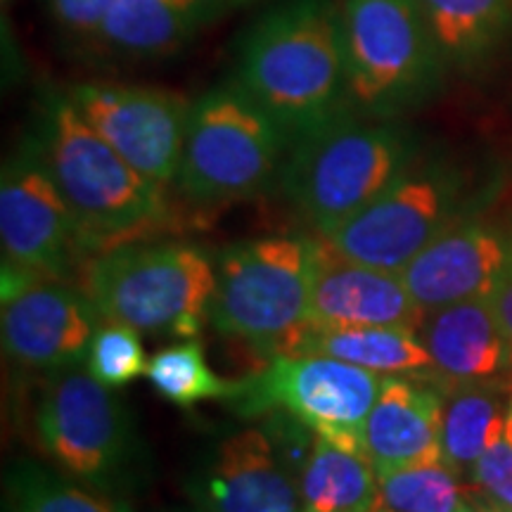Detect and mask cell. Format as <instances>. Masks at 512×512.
I'll return each instance as SVG.
<instances>
[{"label":"cell","instance_id":"8fae6325","mask_svg":"<svg viewBox=\"0 0 512 512\" xmlns=\"http://www.w3.org/2000/svg\"><path fill=\"white\" fill-rule=\"evenodd\" d=\"M382 380V375L339 358L278 354L259 373L240 380V392L230 399V406L247 420L283 411L311 427L318 437L363 448V425Z\"/></svg>","mask_w":512,"mask_h":512},{"label":"cell","instance_id":"5b68a950","mask_svg":"<svg viewBox=\"0 0 512 512\" xmlns=\"http://www.w3.org/2000/svg\"><path fill=\"white\" fill-rule=\"evenodd\" d=\"M292 140L235 81L192 100L176 190L195 207L254 200L280 181Z\"/></svg>","mask_w":512,"mask_h":512},{"label":"cell","instance_id":"7c38bea8","mask_svg":"<svg viewBox=\"0 0 512 512\" xmlns=\"http://www.w3.org/2000/svg\"><path fill=\"white\" fill-rule=\"evenodd\" d=\"M0 242L3 264L62 283L83 278L93 259L74 211L31 136L3 166Z\"/></svg>","mask_w":512,"mask_h":512},{"label":"cell","instance_id":"3957f363","mask_svg":"<svg viewBox=\"0 0 512 512\" xmlns=\"http://www.w3.org/2000/svg\"><path fill=\"white\" fill-rule=\"evenodd\" d=\"M413 133L396 119L342 112L290 145L280 190L318 235L368 207L418 159Z\"/></svg>","mask_w":512,"mask_h":512},{"label":"cell","instance_id":"603a6c76","mask_svg":"<svg viewBox=\"0 0 512 512\" xmlns=\"http://www.w3.org/2000/svg\"><path fill=\"white\" fill-rule=\"evenodd\" d=\"M377 482L380 477L363 448L316 434L299 477L304 512H373Z\"/></svg>","mask_w":512,"mask_h":512},{"label":"cell","instance_id":"f546056e","mask_svg":"<svg viewBox=\"0 0 512 512\" xmlns=\"http://www.w3.org/2000/svg\"><path fill=\"white\" fill-rule=\"evenodd\" d=\"M489 304L512 344V259L508 261V266H505L501 278H498L494 292L489 294Z\"/></svg>","mask_w":512,"mask_h":512},{"label":"cell","instance_id":"d6986e66","mask_svg":"<svg viewBox=\"0 0 512 512\" xmlns=\"http://www.w3.org/2000/svg\"><path fill=\"white\" fill-rule=\"evenodd\" d=\"M226 8L228 0H117L98 48L121 62H155L183 50Z\"/></svg>","mask_w":512,"mask_h":512},{"label":"cell","instance_id":"f1b7e54d","mask_svg":"<svg viewBox=\"0 0 512 512\" xmlns=\"http://www.w3.org/2000/svg\"><path fill=\"white\" fill-rule=\"evenodd\" d=\"M117 0H48L53 29L74 46H98V38Z\"/></svg>","mask_w":512,"mask_h":512},{"label":"cell","instance_id":"ffe728a7","mask_svg":"<svg viewBox=\"0 0 512 512\" xmlns=\"http://www.w3.org/2000/svg\"><path fill=\"white\" fill-rule=\"evenodd\" d=\"M283 354H318L339 358L382 377H422L437 382L430 351L418 332L401 328H313L304 325Z\"/></svg>","mask_w":512,"mask_h":512},{"label":"cell","instance_id":"9c48e42d","mask_svg":"<svg viewBox=\"0 0 512 512\" xmlns=\"http://www.w3.org/2000/svg\"><path fill=\"white\" fill-rule=\"evenodd\" d=\"M34 430L64 475L98 491L128 482L143 456V441L124 401L79 366L48 373L36 401Z\"/></svg>","mask_w":512,"mask_h":512},{"label":"cell","instance_id":"30bf717a","mask_svg":"<svg viewBox=\"0 0 512 512\" xmlns=\"http://www.w3.org/2000/svg\"><path fill=\"white\" fill-rule=\"evenodd\" d=\"M264 425L245 427L211 446L188 479L192 503L204 512H304L299 477L316 432L273 411Z\"/></svg>","mask_w":512,"mask_h":512},{"label":"cell","instance_id":"5bb4252c","mask_svg":"<svg viewBox=\"0 0 512 512\" xmlns=\"http://www.w3.org/2000/svg\"><path fill=\"white\" fill-rule=\"evenodd\" d=\"M102 320L83 287L36 278L3 297V349L12 363L46 375L81 366Z\"/></svg>","mask_w":512,"mask_h":512},{"label":"cell","instance_id":"d4e9b609","mask_svg":"<svg viewBox=\"0 0 512 512\" xmlns=\"http://www.w3.org/2000/svg\"><path fill=\"white\" fill-rule=\"evenodd\" d=\"M467 484L441 460L380 475L373 512H458Z\"/></svg>","mask_w":512,"mask_h":512},{"label":"cell","instance_id":"cb8c5ba5","mask_svg":"<svg viewBox=\"0 0 512 512\" xmlns=\"http://www.w3.org/2000/svg\"><path fill=\"white\" fill-rule=\"evenodd\" d=\"M147 382L164 401L178 408H192L209 399L230 401L240 392V380H226L211 370L200 342L171 344L147 363Z\"/></svg>","mask_w":512,"mask_h":512},{"label":"cell","instance_id":"ba28073f","mask_svg":"<svg viewBox=\"0 0 512 512\" xmlns=\"http://www.w3.org/2000/svg\"><path fill=\"white\" fill-rule=\"evenodd\" d=\"M475 197L465 169L418 155L368 207L318 238L344 259L401 273L448 226L472 216Z\"/></svg>","mask_w":512,"mask_h":512},{"label":"cell","instance_id":"7402d4cb","mask_svg":"<svg viewBox=\"0 0 512 512\" xmlns=\"http://www.w3.org/2000/svg\"><path fill=\"white\" fill-rule=\"evenodd\" d=\"M446 64L479 67L512 31V0H418Z\"/></svg>","mask_w":512,"mask_h":512},{"label":"cell","instance_id":"ac0fdd59","mask_svg":"<svg viewBox=\"0 0 512 512\" xmlns=\"http://www.w3.org/2000/svg\"><path fill=\"white\" fill-rule=\"evenodd\" d=\"M439 384L486 382L512 387V344L489 299L427 311L418 330Z\"/></svg>","mask_w":512,"mask_h":512},{"label":"cell","instance_id":"d6a6232c","mask_svg":"<svg viewBox=\"0 0 512 512\" xmlns=\"http://www.w3.org/2000/svg\"><path fill=\"white\" fill-rule=\"evenodd\" d=\"M0 5H3V12L8 10V5H12V0H0Z\"/></svg>","mask_w":512,"mask_h":512},{"label":"cell","instance_id":"6da1fadb","mask_svg":"<svg viewBox=\"0 0 512 512\" xmlns=\"http://www.w3.org/2000/svg\"><path fill=\"white\" fill-rule=\"evenodd\" d=\"M235 83L294 143L351 110L342 0H283L240 36Z\"/></svg>","mask_w":512,"mask_h":512},{"label":"cell","instance_id":"4316f807","mask_svg":"<svg viewBox=\"0 0 512 512\" xmlns=\"http://www.w3.org/2000/svg\"><path fill=\"white\" fill-rule=\"evenodd\" d=\"M150 358L145 356L140 332L128 325L102 320L88 351V373L110 389H121L147 373Z\"/></svg>","mask_w":512,"mask_h":512},{"label":"cell","instance_id":"4fadbf2b","mask_svg":"<svg viewBox=\"0 0 512 512\" xmlns=\"http://www.w3.org/2000/svg\"><path fill=\"white\" fill-rule=\"evenodd\" d=\"M67 95L140 176L166 190L176 185L192 100L166 88L114 81L74 83Z\"/></svg>","mask_w":512,"mask_h":512},{"label":"cell","instance_id":"e0dca14e","mask_svg":"<svg viewBox=\"0 0 512 512\" xmlns=\"http://www.w3.org/2000/svg\"><path fill=\"white\" fill-rule=\"evenodd\" d=\"M377 477L441 460V389L422 377L389 375L363 425Z\"/></svg>","mask_w":512,"mask_h":512},{"label":"cell","instance_id":"52a82bcc","mask_svg":"<svg viewBox=\"0 0 512 512\" xmlns=\"http://www.w3.org/2000/svg\"><path fill=\"white\" fill-rule=\"evenodd\" d=\"M351 110L396 119L430 95L444 74L418 0H342Z\"/></svg>","mask_w":512,"mask_h":512},{"label":"cell","instance_id":"9a60e30c","mask_svg":"<svg viewBox=\"0 0 512 512\" xmlns=\"http://www.w3.org/2000/svg\"><path fill=\"white\" fill-rule=\"evenodd\" d=\"M512 259V235L465 216L437 235L401 271L403 283L422 311L489 299Z\"/></svg>","mask_w":512,"mask_h":512},{"label":"cell","instance_id":"7a4b0ae2","mask_svg":"<svg viewBox=\"0 0 512 512\" xmlns=\"http://www.w3.org/2000/svg\"><path fill=\"white\" fill-rule=\"evenodd\" d=\"M43 164L74 211L93 256L147 242L174 226L166 188L140 176L81 117L67 91H48L31 133Z\"/></svg>","mask_w":512,"mask_h":512},{"label":"cell","instance_id":"8992f818","mask_svg":"<svg viewBox=\"0 0 512 512\" xmlns=\"http://www.w3.org/2000/svg\"><path fill=\"white\" fill-rule=\"evenodd\" d=\"M320 240L271 235L235 242L216 259L209 323L221 335L283 354L309 323Z\"/></svg>","mask_w":512,"mask_h":512},{"label":"cell","instance_id":"83f0119b","mask_svg":"<svg viewBox=\"0 0 512 512\" xmlns=\"http://www.w3.org/2000/svg\"><path fill=\"white\" fill-rule=\"evenodd\" d=\"M467 501L512 510V406L467 479Z\"/></svg>","mask_w":512,"mask_h":512},{"label":"cell","instance_id":"1f68e13d","mask_svg":"<svg viewBox=\"0 0 512 512\" xmlns=\"http://www.w3.org/2000/svg\"><path fill=\"white\" fill-rule=\"evenodd\" d=\"M230 8H247V5H254L256 0H228Z\"/></svg>","mask_w":512,"mask_h":512},{"label":"cell","instance_id":"484cf974","mask_svg":"<svg viewBox=\"0 0 512 512\" xmlns=\"http://www.w3.org/2000/svg\"><path fill=\"white\" fill-rule=\"evenodd\" d=\"M10 512H128L98 489L55 475L34 463H19L8 477Z\"/></svg>","mask_w":512,"mask_h":512},{"label":"cell","instance_id":"836d02e7","mask_svg":"<svg viewBox=\"0 0 512 512\" xmlns=\"http://www.w3.org/2000/svg\"><path fill=\"white\" fill-rule=\"evenodd\" d=\"M174 512H181V510H174ZM197 512H204V510H197Z\"/></svg>","mask_w":512,"mask_h":512},{"label":"cell","instance_id":"44dd1931","mask_svg":"<svg viewBox=\"0 0 512 512\" xmlns=\"http://www.w3.org/2000/svg\"><path fill=\"white\" fill-rule=\"evenodd\" d=\"M441 389V458L467 484L477 460L501 430L512 406V387L448 382Z\"/></svg>","mask_w":512,"mask_h":512},{"label":"cell","instance_id":"2e32d148","mask_svg":"<svg viewBox=\"0 0 512 512\" xmlns=\"http://www.w3.org/2000/svg\"><path fill=\"white\" fill-rule=\"evenodd\" d=\"M320 240V238H318ZM425 311L408 292L401 273L356 264L320 240V259L311 287L313 328H401L418 332Z\"/></svg>","mask_w":512,"mask_h":512},{"label":"cell","instance_id":"277c9868","mask_svg":"<svg viewBox=\"0 0 512 512\" xmlns=\"http://www.w3.org/2000/svg\"><path fill=\"white\" fill-rule=\"evenodd\" d=\"M81 287L105 320L140 335L192 339L209 320L216 266L185 242H131L95 254Z\"/></svg>","mask_w":512,"mask_h":512},{"label":"cell","instance_id":"4dcf8cb0","mask_svg":"<svg viewBox=\"0 0 512 512\" xmlns=\"http://www.w3.org/2000/svg\"><path fill=\"white\" fill-rule=\"evenodd\" d=\"M458 512H512V510H501V508H491V505H479V503L467 501Z\"/></svg>","mask_w":512,"mask_h":512}]
</instances>
